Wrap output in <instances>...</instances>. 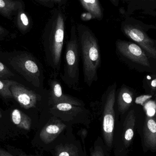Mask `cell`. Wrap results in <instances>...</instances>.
Returning a JSON list of instances; mask_svg holds the SVG:
<instances>
[{
    "mask_svg": "<svg viewBox=\"0 0 156 156\" xmlns=\"http://www.w3.org/2000/svg\"><path fill=\"white\" fill-rule=\"evenodd\" d=\"M0 133L4 135L5 136H9V133L7 132V131L4 130L3 129L1 128V127H0Z\"/></svg>",
    "mask_w": 156,
    "mask_h": 156,
    "instance_id": "30",
    "label": "cell"
},
{
    "mask_svg": "<svg viewBox=\"0 0 156 156\" xmlns=\"http://www.w3.org/2000/svg\"><path fill=\"white\" fill-rule=\"evenodd\" d=\"M155 26H156V23L155 24Z\"/></svg>",
    "mask_w": 156,
    "mask_h": 156,
    "instance_id": "34",
    "label": "cell"
},
{
    "mask_svg": "<svg viewBox=\"0 0 156 156\" xmlns=\"http://www.w3.org/2000/svg\"><path fill=\"white\" fill-rule=\"evenodd\" d=\"M21 8H24L21 2L16 0H0V14L3 16L11 18Z\"/></svg>",
    "mask_w": 156,
    "mask_h": 156,
    "instance_id": "17",
    "label": "cell"
},
{
    "mask_svg": "<svg viewBox=\"0 0 156 156\" xmlns=\"http://www.w3.org/2000/svg\"><path fill=\"white\" fill-rule=\"evenodd\" d=\"M69 126L52 115L38 129L31 141L32 146L39 150L49 152L66 136Z\"/></svg>",
    "mask_w": 156,
    "mask_h": 156,
    "instance_id": "4",
    "label": "cell"
},
{
    "mask_svg": "<svg viewBox=\"0 0 156 156\" xmlns=\"http://www.w3.org/2000/svg\"><path fill=\"white\" fill-rule=\"evenodd\" d=\"M36 1L45 7L53 8L55 5L52 0H36Z\"/></svg>",
    "mask_w": 156,
    "mask_h": 156,
    "instance_id": "24",
    "label": "cell"
},
{
    "mask_svg": "<svg viewBox=\"0 0 156 156\" xmlns=\"http://www.w3.org/2000/svg\"><path fill=\"white\" fill-rule=\"evenodd\" d=\"M150 88L151 90L153 91L156 90V78L151 81L150 83Z\"/></svg>",
    "mask_w": 156,
    "mask_h": 156,
    "instance_id": "28",
    "label": "cell"
},
{
    "mask_svg": "<svg viewBox=\"0 0 156 156\" xmlns=\"http://www.w3.org/2000/svg\"><path fill=\"white\" fill-rule=\"evenodd\" d=\"M10 74V72L8 70V69L2 64L0 62V77L6 76Z\"/></svg>",
    "mask_w": 156,
    "mask_h": 156,
    "instance_id": "25",
    "label": "cell"
},
{
    "mask_svg": "<svg viewBox=\"0 0 156 156\" xmlns=\"http://www.w3.org/2000/svg\"><path fill=\"white\" fill-rule=\"evenodd\" d=\"M54 4L57 5L58 7H62L66 4L67 0H52Z\"/></svg>",
    "mask_w": 156,
    "mask_h": 156,
    "instance_id": "27",
    "label": "cell"
},
{
    "mask_svg": "<svg viewBox=\"0 0 156 156\" xmlns=\"http://www.w3.org/2000/svg\"><path fill=\"white\" fill-rule=\"evenodd\" d=\"M144 144L147 149L156 153V117L147 115L143 129Z\"/></svg>",
    "mask_w": 156,
    "mask_h": 156,
    "instance_id": "13",
    "label": "cell"
},
{
    "mask_svg": "<svg viewBox=\"0 0 156 156\" xmlns=\"http://www.w3.org/2000/svg\"><path fill=\"white\" fill-rule=\"evenodd\" d=\"M13 82V81L0 80V94L3 97L5 98H13L10 88Z\"/></svg>",
    "mask_w": 156,
    "mask_h": 156,
    "instance_id": "21",
    "label": "cell"
},
{
    "mask_svg": "<svg viewBox=\"0 0 156 156\" xmlns=\"http://www.w3.org/2000/svg\"><path fill=\"white\" fill-rule=\"evenodd\" d=\"M88 156H110V152L108 151L102 138L98 136L93 144L90 149V154Z\"/></svg>",
    "mask_w": 156,
    "mask_h": 156,
    "instance_id": "19",
    "label": "cell"
},
{
    "mask_svg": "<svg viewBox=\"0 0 156 156\" xmlns=\"http://www.w3.org/2000/svg\"><path fill=\"white\" fill-rule=\"evenodd\" d=\"M11 121L14 125L22 131V133L26 134L30 132L32 129V119L18 109H14L11 113Z\"/></svg>",
    "mask_w": 156,
    "mask_h": 156,
    "instance_id": "15",
    "label": "cell"
},
{
    "mask_svg": "<svg viewBox=\"0 0 156 156\" xmlns=\"http://www.w3.org/2000/svg\"><path fill=\"white\" fill-rule=\"evenodd\" d=\"M7 139V138H6V137H5V136H4L0 134V141H5V140H6Z\"/></svg>",
    "mask_w": 156,
    "mask_h": 156,
    "instance_id": "31",
    "label": "cell"
},
{
    "mask_svg": "<svg viewBox=\"0 0 156 156\" xmlns=\"http://www.w3.org/2000/svg\"><path fill=\"white\" fill-rule=\"evenodd\" d=\"M13 98L23 108L26 109L34 108L37 104L38 96L31 90L14 81L10 88Z\"/></svg>",
    "mask_w": 156,
    "mask_h": 156,
    "instance_id": "11",
    "label": "cell"
},
{
    "mask_svg": "<svg viewBox=\"0 0 156 156\" xmlns=\"http://www.w3.org/2000/svg\"><path fill=\"white\" fill-rule=\"evenodd\" d=\"M121 29L126 37L143 48L148 58L156 59V41L147 33L150 29L156 30L155 25L145 23L131 16L125 17L121 23Z\"/></svg>",
    "mask_w": 156,
    "mask_h": 156,
    "instance_id": "3",
    "label": "cell"
},
{
    "mask_svg": "<svg viewBox=\"0 0 156 156\" xmlns=\"http://www.w3.org/2000/svg\"></svg>",
    "mask_w": 156,
    "mask_h": 156,
    "instance_id": "35",
    "label": "cell"
},
{
    "mask_svg": "<svg viewBox=\"0 0 156 156\" xmlns=\"http://www.w3.org/2000/svg\"><path fill=\"white\" fill-rule=\"evenodd\" d=\"M2 112H1V111H0V118H2Z\"/></svg>",
    "mask_w": 156,
    "mask_h": 156,
    "instance_id": "33",
    "label": "cell"
},
{
    "mask_svg": "<svg viewBox=\"0 0 156 156\" xmlns=\"http://www.w3.org/2000/svg\"><path fill=\"white\" fill-rule=\"evenodd\" d=\"M116 89V83H114L108 88L105 96L103 112L102 138L105 146L110 153L113 149L115 130V115L114 106Z\"/></svg>",
    "mask_w": 156,
    "mask_h": 156,
    "instance_id": "6",
    "label": "cell"
},
{
    "mask_svg": "<svg viewBox=\"0 0 156 156\" xmlns=\"http://www.w3.org/2000/svg\"><path fill=\"white\" fill-rule=\"evenodd\" d=\"M83 7L89 13L93 18L101 21L103 18L104 14L99 0H79Z\"/></svg>",
    "mask_w": 156,
    "mask_h": 156,
    "instance_id": "18",
    "label": "cell"
},
{
    "mask_svg": "<svg viewBox=\"0 0 156 156\" xmlns=\"http://www.w3.org/2000/svg\"><path fill=\"white\" fill-rule=\"evenodd\" d=\"M88 130L86 128H82L78 131L77 134L80 137L81 140L82 144L83 147V151L86 154H87L86 151V145H85V140L88 135Z\"/></svg>",
    "mask_w": 156,
    "mask_h": 156,
    "instance_id": "23",
    "label": "cell"
},
{
    "mask_svg": "<svg viewBox=\"0 0 156 156\" xmlns=\"http://www.w3.org/2000/svg\"><path fill=\"white\" fill-rule=\"evenodd\" d=\"M49 101L50 105L60 103H69L78 106H84L83 101L76 97L66 94L63 91L62 86L57 80H52L50 82Z\"/></svg>",
    "mask_w": 156,
    "mask_h": 156,
    "instance_id": "12",
    "label": "cell"
},
{
    "mask_svg": "<svg viewBox=\"0 0 156 156\" xmlns=\"http://www.w3.org/2000/svg\"><path fill=\"white\" fill-rule=\"evenodd\" d=\"M49 152L52 156H88L83 151L81 142L73 133L71 125L66 136Z\"/></svg>",
    "mask_w": 156,
    "mask_h": 156,
    "instance_id": "9",
    "label": "cell"
},
{
    "mask_svg": "<svg viewBox=\"0 0 156 156\" xmlns=\"http://www.w3.org/2000/svg\"><path fill=\"white\" fill-rule=\"evenodd\" d=\"M22 69L28 80L37 87L40 84L41 72L37 63L30 56L24 57L21 61Z\"/></svg>",
    "mask_w": 156,
    "mask_h": 156,
    "instance_id": "14",
    "label": "cell"
},
{
    "mask_svg": "<svg viewBox=\"0 0 156 156\" xmlns=\"http://www.w3.org/2000/svg\"><path fill=\"white\" fill-rule=\"evenodd\" d=\"M5 148L16 156H35L33 155L28 154L22 149L10 145L5 146Z\"/></svg>",
    "mask_w": 156,
    "mask_h": 156,
    "instance_id": "22",
    "label": "cell"
},
{
    "mask_svg": "<svg viewBox=\"0 0 156 156\" xmlns=\"http://www.w3.org/2000/svg\"><path fill=\"white\" fill-rule=\"evenodd\" d=\"M0 156H16L11 152L8 151L6 148L0 147Z\"/></svg>",
    "mask_w": 156,
    "mask_h": 156,
    "instance_id": "26",
    "label": "cell"
},
{
    "mask_svg": "<svg viewBox=\"0 0 156 156\" xmlns=\"http://www.w3.org/2000/svg\"><path fill=\"white\" fill-rule=\"evenodd\" d=\"M50 114L68 124H83L87 127L91 123L90 111L84 106L69 103H60L52 105Z\"/></svg>",
    "mask_w": 156,
    "mask_h": 156,
    "instance_id": "7",
    "label": "cell"
},
{
    "mask_svg": "<svg viewBox=\"0 0 156 156\" xmlns=\"http://www.w3.org/2000/svg\"><path fill=\"white\" fill-rule=\"evenodd\" d=\"M80 53L76 27L73 25L70 38L66 44L65 68L61 78L69 87L74 90L79 89Z\"/></svg>",
    "mask_w": 156,
    "mask_h": 156,
    "instance_id": "5",
    "label": "cell"
},
{
    "mask_svg": "<svg viewBox=\"0 0 156 156\" xmlns=\"http://www.w3.org/2000/svg\"><path fill=\"white\" fill-rule=\"evenodd\" d=\"M66 17L59 8L53 10L44 30V48L48 64L58 71L64 46Z\"/></svg>",
    "mask_w": 156,
    "mask_h": 156,
    "instance_id": "1",
    "label": "cell"
},
{
    "mask_svg": "<svg viewBox=\"0 0 156 156\" xmlns=\"http://www.w3.org/2000/svg\"><path fill=\"white\" fill-rule=\"evenodd\" d=\"M109 1L115 7H118L119 4H120V2L122 1V0H109Z\"/></svg>",
    "mask_w": 156,
    "mask_h": 156,
    "instance_id": "29",
    "label": "cell"
},
{
    "mask_svg": "<svg viewBox=\"0 0 156 156\" xmlns=\"http://www.w3.org/2000/svg\"><path fill=\"white\" fill-rule=\"evenodd\" d=\"M115 46L119 55L130 62L144 67H151L146 53L136 43L118 39L115 42Z\"/></svg>",
    "mask_w": 156,
    "mask_h": 156,
    "instance_id": "8",
    "label": "cell"
},
{
    "mask_svg": "<svg viewBox=\"0 0 156 156\" xmlns=\"http://www.w3.org/2000/svg\"><path fill=\"white\" fill-rule=\"evenodd\" d=\"M17 24L18 28L22 32H26L30 27L31 22L24 8H21L17 12Z\"/></svg>",
    "mask_w": 156,
    "mask_h": 156,
    "instance_id": "20",
    "label": "cell"
},
{
    "mask_svg": "<svg viewBox=\"0 0 156 156\" xmlns=\"http://www.w3.org/2000/svg\"><path fill=\"white\" fill-rule=\"evenodd\" d=\"M4 33V29L1 26H0V35Z\"/></svg>",
    "mask_w": 156,
    "mask_h": 156,
    "instance_id": "32",
    "label": "cell"
},
{
    "mask_svg": "<svg viewBox=\"0 0 156 156\" xmlns=\"http://www.w3.org/2000/svg\"><path fill=\"white\" fill-rule=\"evenodd\" d=\"M77 33L83 62L84 82L90 87L98 80V70L101 63L98 39L85 25H78Z\"/></svg>",
    "mask_w": 156,
    "mask_h": 156,
    "instance_id": "2",
    "label": "cell"
},
{
    "mask_svg": "<svg viewBox=\"0 0 156 156\" xmlns=\"http://www.w3.org/2000/svg\"><path fill=\"white\" fill-rule=\"evenodd\" d=\"M134 94L126 86H122L120 89L117 96L118 110L121 114L125 113L133 105Z\"/></svg>",
    "mask_w": 156,
    "mask_h": 156,
    "instance_id": "16",
    "label": "cell"
},
{
    "mask_svg": "<svg viewBox=\"0 0 156 156\" xmlns=\"http://www.w3.org/2000/svg\"><path fill=\"white\" fill-rule=\"evenodd\" d=\"M126 4V9L122 13L125 17L138 14L156 17V0H123Z\"/></svg>",
    "mask_w": 156,
    "mask_h": 156,
    "instance_id": "10",
    "label": "cell"
}]
</instances>
